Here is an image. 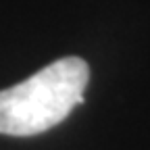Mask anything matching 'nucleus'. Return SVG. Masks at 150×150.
I'll return each mask as SVG.
<instances>
[{
	"label": "nucleus",
	"mask_w": 150,
	"mask_h": 150,
	"mask_svg": "<svg viewBox=\"0 0 150 150\" xmlns=\"http://www.w3.org/2000/svg\"><path fill=\"white\" fill-rule=\"evenodd\" d=\"M90 67L79 56L59 59L13 88L0 90V134L38 136L83 104Z\"/></svg>",
	"instance_id": "f257e3e1"
}]
</instances>
